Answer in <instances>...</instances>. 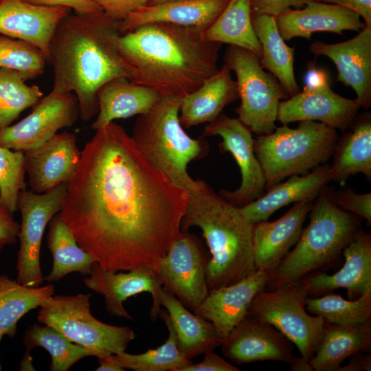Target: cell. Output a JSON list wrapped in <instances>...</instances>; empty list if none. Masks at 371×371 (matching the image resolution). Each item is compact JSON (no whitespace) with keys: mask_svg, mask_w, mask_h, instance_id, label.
I'll use <instances>...</instances> for the list:
<instances>
[{"mask_svg":"<svg viewBox=\"0 0 371 371\" xmlns=\"http://www.w3.org/2000/svg\"><path fill=\"white\" fill-rule=\"evenodd\" d=\"M189 197L111 122L82 150L60 214L101 268L156 271L182 234Z\"/></svg>","mask_w":371,"mask_h":371,"instance_id":"cell-1","label":"cell"},{"mask_svg":"<svg viewBox=\"0 0 371 371\" xmlns=\"http://www.w3.org/2000/svg\"><path fill=\"white\" fill-rule=\"evenodd\" d=\"M205 29L152 23L120 34L119 51L130 66L133 82L161 97L185 95L218 71L221 43L210 41Z\"/></svg>","mask_w":371,"mask_h":371,"instance_id":"cell-2","label":"cell"},{"mask_svg":"<svg viewBox=\"0 0 371 371\" xmlns=\"http://www.w3.org/2000/svg\"><path fill=\"white\" fill-rule=\"evenodd\" d=\"M119 24L103 12H69L60 21L50 41L48 63L54 74L50 93L74 91L84 122L98 113L97 93L104 83L132 78L131 69L117 46Z\"/></svg>","mask_w":371,"mask_h":371,"instance_id":"cell-3","label":"cell"},{"mask_svg":"<svg viewBox=\"0 0 371 371\" xmlns=\"http://www.w3.org/2000/svg\"><path fill=\"white\" fill-rule=\"evenodd\" d=\"M194 226L201 229L210 254L206 271L209 290L234 284L256 271L254 224L209 186L190 193L181 232Z\"/></svg>","mask_w":371,"mask_h":371,"instance_id":"cell-4","label":"cell"},{"mask_svg":"<svg viewBox=\"0 0 371 371\" xmlns=\"http://www.w3.org/2000/svg\"><path fill=\"white\" fill-rule=\"evenodd\" d=\"M333 190L327 186L314 199L308 225L293 249L269 274L270 290L299 282L324 272L340 258L345 247L359 229L361 218L338 206Z\"/></svg>","mask_w":371,"mask_h":371,"instance_id":"cell-5","label":"cell"},{"mask_svg":"<svg viewBox=\"0 0 371 371\" xmlns=\"http://www.w3.org/2000/svg\"><path fill=\"white\" fill-rule=\"evenodd\" d=\"M181 98L161 97L135 121L131 138L137 148L175 185L189 193L203 191L207 184L193 179L188 172L190 161L203 159L209 152L203 137L194 139L179 121Z\"/></svg>","mask_w":371,"mask_h":371,"instance_id":"cell-6","label":"cell"},{"mask_svg":"<svg viewBox=\"0 0 371 371\" xmlns=\"http://www.w3.org/2000/svg\"><path fill=\"white\" fill-rule=\"evenodd\" d=\"M337 139L336 129L311 120L300 121L295 128L282 124L269 135L256 136L254 148L264 172L265 190L286 177L326 164Z\"/></svg>","mask_w":371,"mask_h":371,"instance_id":"cell-7","label":"cell"},{"mask_svg":"<svg viewBox=\"0 0 371 371\" xmlns=\"http://www.w3.org/2000/svg\"><path fill=\"white\" fill-rule=\"evenodd\" d=\"M90 297V293L53 295L40 306L37 319L85 348L90 356L101 358L125 351L136 337L135 332L127 326L108 324L93 317Z\"/></svg>","mask_w":371,"mask_h":371,"instance_id":"cell-8","label":"cell"},{"mask_svg":"<svg viewBox=\"0 0 371 371\" xmlns=\"http://www.w3.org/2000/svg\"><path fill=\"white\" fill-rule=\"evenodd\" d=\"M224 60L237 78L238 118L256 136L271 133L276 128L280 100L289 98V94L271 74L264 71L253 52L229 45Z\"/></svg>","mask_w":371,"mask_h":371,"instance_id":"cell-9","label":"cell"},{"mask_svg":"<svg viewBox=\"0 0 371 371\" xmlns=\"http://www.w3.org/2000/svg\"><path fill=\"white\" fill-rule=\"evenodd\" d=\"M306 287L300 282L258 292L253 298L247 315L267 322L295 345L301 357L310 362L322 339L326 322L308 313Z\"/></svg>","mask_w":371,"mask_h":371,"instance_id":"cell-10","label":"cell"},{"mask_svg":"<svg viewBox=\"0 0 371 371\" xmlns=\"http://www.w3.org/2000/svg\"><path fill=\"white\" fill-rule=\"evenodd\" d=\"M67 184L61 183L43 194L25 189L19 194L17 207L21 223L18 234L16 280L23 285L37 287L43 282L40 263L42 238L47 224L61 210Z\"/></svg>","mask_w":371,"mask_h":371,"instance_id":"cell-11","label":"cell"},{"mask_svg":"<svg viewBox=\"0 0 371 371\" xmlns=\"http://www.w3.org/2000/svg\"><path fill=\"white\" fill-rule=\"evenodd\" d=\"M188 231L171 245L155 273L161 286L194 313L209 293L206 271L210 254Z\"/></svg>","mask_w":371,"mask_h":371,"instance_id":"cell-12","label":"cell"},{"mask_svg":"<svg viewBox=\"0 0 371 371\" xmlns=\"http://www.w3.org/2000/svg\"><path fill=\"white\" fill-rule=\"evenodd\" d=\"M220 136L221 153L229 152L239 166L241 183L235 190H221L219 194L240 208L260 197L265 192L266 180L254 148L251 131L238 118L221 113L205 126L202 137Z\"/></svg>","mask_w":371,"mask_h":371,"instance_id":"cell-13","label":"cell"},{"mask_svg":"<svg viewBox=\"0 0 371 371\" xmlns=\"http://www.w3.org/2000/svg\"><path fill=\"white\" fill-rule=\"evenodd\" d=\"M78 116L76 95L71 92L61 95L49 93L32 106L27 116L0 130V146L23 152L36 148L60 128L72 126Z\"/></svg>","mask_w":371,"mask_h":371,"instance_id":"cell-14","label":"cell"},{"mask_svg":"<svg viewBox=\"0 0 371 371\" xmlns=\"http://www.w3.org/2000/svg\"><path fill=\"white\" fill-rule=\"evenodd\" d=\"M84 283L87 288L104 297L106 310L112 316L132 320L123 303L142 293H149L152 296L150 319L155 320L159 316L161 285L153 269L139 267L127 273H117L104 269L95 262L89 276L84 279Z\"/></svg>","mask_w":371,"mask_h":371,"instance_id":"cell-15","label":"cell"},{"mask_svg":"<svg viewBox=\"0 0 371 371\" xmlns=\"http://www.w3.org/2000/svg\"><path fill=\"white\" fill-rule=\"evenodd\" d=\"M361 105L334 92L330 84L304 89L278 105L277 120L282 124L303 120L318 121L335 129H348L358 115Z\"/></svg>","mask_w":371,"mask_h":371,"instance_id":"cell-16","label":"cell"},{"mask_svg":"<svg viewBox=\"0 0 371 371\" xmlns=\"http://www.w3.org/2000/svg\"><path fill=\"white\" fill-rule=\"evenodd\" d=\"M81 151L74 134L63 133L36 148L24 152V168L30 189L47 192L61 183H69L80 159Z\"/></svg>","mask_w":371,"mask_h":371,"instance_id":"cell-17","label":"cell"},{"mask_svg":"<svg viewBox=\"0 0 371 371\" xmlns=\"http://www.w3.org/2000/svg\"><path fill=\"white\" fill-rule=\"evenodd\" d=\"M343 267L333 275L317 272L300 280L308 297H319L343 288L348 300H356L371 291V235L361 227L345 247Z\"/></svg>","mask_w":371,"mask_h":371,"instance_id":"cell-18","label":"cell"},{"mask_svg":"<svg viewBox=\"0 0 371 371\" xmlns=\"http://www.w3.org/2000/svg\"><path fill=\"white\" fill-rule=\"evenodd\" d=\"M223 355L237 364L271 360L289 363L293 344L271 324L247 315L223 342Z\"/></svg>","mask_w":371,"mask_h":371,"instance_id":"cell-19","label":"cell"},{"mask_svg":"<svg viewBox=\"0 0 371 371\" xmlns=\"http://www.w3.org/2000/svg\"><path fill=\"white\" fill-rule=\"evenodd\" d=\"M309 49L316 56L330 58L337 69V81L355 91L361 107L371 106V27L341 43L313 42Z\"/></svg>","mask_w":371,"mask_h":371,"instance_id":"cell-20","label":"cell"},{"mask_svg":"<svg viewBox=\"0 0 371 371\" xmlns=\"http://www.w3.org/2000/svg\"><path fill=\"white\" fill-rule=\"evenodd\" d=\"M269 273L256 270L231 285L209 290V293L194 312L210 321L221 342L247 315L254 296L265 290Z\"/></svg>","mask_w":371,"mask_h":371,"instance_id":"cell-21","label":"cell"},{"mask_svg":"<svg viewBox=\"0 0 371 371\" xmlns=\"http://www.w3.org/2000/svg\"><path fill=\"white\" fill-rule=\"evenodd\" d=\"M70 10L64 6L37 5L24 0H1L0 34L33 44L48 63L52 38Z\"/></svg>","mask_w":371,"mask_h":371,"instance_id":"cell-22","label":"cell"},{"mask_svg":"<svg viewBox=\"0 0 371 371\" xmlns=\"http://www.w3.org/2000/svg\"><path fill=\"white\" fill-rule=\"evenodd\" d=\"M314 200L294 203L280 218L273 222L262 221L254 224L253 242L256 270L269 274L296 244Z\"/></svg>","mask_w":371,"mask_h":371,"instance_id":"cell-23","label":"cell"},{"mask_svg":"<svg viewBox=\"0 0 371 371\" xmlns=\"http://www.w3.org/2000/svg\"><path fill=\"white\" fill-rule=\"evenodd\" d=\"M284 41L294 37L310 39L316 32L343 35V31L359 32L366 27L359 14L347 8L319 1H309L303 8H289L275 16Z\"/></svg>","mask_w":371,"mask_h":371,"instance_id":"cell-24","label":"cell"},{"mask_svg":"<svg viewBox=\"0 0 371 371\" xmlns=\"http://www.w3.org/2000/svg\"><path fill=\"white\" fill-rule=\"evenodd\" d=\"M229 0H174L146 5L120 21L121 34L144 24L167 23L207 30Z\"/></svg>","mask_w":371,"mask_h":371,"instance_id":"cell-25","label":"cell"},{"mask_svg":"<svg viewBox=\"0 0 371 371\" xmlns=\"http://www.w3.org/2000/svg\"><path fill=\"white\" fill-rule=\"evenodd\" d=\"M330 165L322 164L307 174L293 175L279 182L255 201L240 207L245 218L254 224L267 221L278 210L292 203L314 200L330 181Z\"/></svg>","mask_w":371,"mask_h":371,"instance_id":"cell-26","label":"cell"},{"mask_svg":"<svg viewBox=\"0 0 371 371\" xmlns=\"http://www.w3.org/2000/svg\"><path fill=\"white\" fill-rule=\"evenodd\" d=\"M239 98L236 81L225 63L193 92L181 98L179 121L189 128L216 120L224 107Z\"/></svg>","mask_w":371,"mask_h":371,"instance_id":"cell-27","label":"cell"},{"mask_svg":"<svg viewBox=\"0 0 371 371\" xmlns=\"http://www.w3.org/2000/svg\"><path fill=\"white\" fill-rule=\"evenodd\" d=\"M99 111L91 128L98 130L114 120L148 113L161 99L155 90L126 78L104 83L98 91Z\"/></svg>","mask_w":371,"mask_h":371,"instance_id":"cell-28","label":"cell"},{"mask_svg":"<svg viewBox=\"0 0 371 371\" xmlns=\"http://www.w3.org/2000/svg\"><path fill=\"white\" fill-rule=\"evenodd\" d=\"M159 299L170 317L177 347L186 358L192 361L221 346L214 325L191 312L163 286L159 290Z\"/></svg>","mask_w":371,"mask_h":371,"instance_id":"cell-29","label":"cell"},{"mask_svg":"<svg viewBox=\"0 0 371 371\" xmlns=\"http://www.w3.org/2000/svg\"><path fill=\"white\" fill-rule=\"evenodd\" d=\"M349 129L337 139L330 166V181L344 183L361 173L371 179V115H357Z\"/></svg>","mask_w":371,"mask_h":371,"instance_id":"cell-30","label":"cell"},{"mask_svg":"<svg viewBox=\"0 0 371 371\" xmlns=\"http://www.w3.org/2000/svg\"><path fill=\"white\" fill-rule=\"evenodd\" d=\"M370 350L371 321L355 326L326 323L310 364L313 371H337L347 358Z\"/></svg>","mask_w":371,"mask_h":371,"instance_id":"cell-31","label":"cell"},{"mask_svg":"<svg viewBox=\"0 0 371 371\" xmlns=\"http://www.w3.org/2000/svg\"><path fill=\"white\" fill-rule=\"evenodd\" d=\"M255 34L262 47L260 63L269 71L286 89L290 97L300 92L293 71L294 47H289L280 36L275 16H251Z\"/></svg>","mask_w":371,"mask_h":371,"instance_id":"cell-32","label":"cell"},{"mask_svg":"<svg viewBox=\"0 0 371 371\" xmlns=\"http://www.w3.org/2000/svg\"><path fill=\"white\" fill-rule=\"evenodd\" d=\"M47 243L53 258L51 271L44 278L48 282H58L72 272L89 276L96 262L94 257L78 244L60 212L49 223Z\"/></svg>","mask_w":371,"mask_h":371,"instance_id":"cell-33","label":"cell"},{"mask_svg":"<svg viewBox=\"0 0 371 371\" xmlns=\"http://www.w3.org/2000/svg\"><path fill=\"white\" fill-rule=\"evenodd\" d=\"M250 2L251 0H229L205 30L206 39L247 49L260 58L262 47L252 26Z\"/></svg>","mask_w":371,"mask_h":371,"instance_id":"cell-34","label":"cell"},{"mask_svg":"<svg viewBox=\"0 0 371 371\" xmlns=\"http://www.w3.org/2000/svg\"><path fill=\"white\" fill-rule=\"evenodd\" d=\"M54 293L52 284L30 287L0 275V341L5 335L13 337L20 319Z\"/></svg>","mask_w":371,"mask_h":371,"instance_id":"cell-35","label":"cell"},{"mask_svg":"<svg viewBox=\"0 0 371 371\" xmlns=\"http://www.w3.org/2000/svg\"><path fill=\"white\" fill-rule=\"evenodd\" d=\"M159 316L164 320L168 332L166 341L154 349L133 355L122 352L113 358L123 369L135 371H181L192 363L177 347L176 336L167 311L161 309Z\"/></svg>","mask_w":371,"mask_h":371,"instance_id":"cell-36","label":"cell"},{"mask_svg":"<svg viewBox=\"0 0 371 371\" xmlns=\"http://www.w3.org/2000/svg\"><path fill=\"white\" fill-rule=\"evenodd\" d=\"M308 313L320 316L326 324L355 326L371 321V291L356 300H345L328 293L305 300Z\"/></svg>","mask_w":371,"mask_h":371,"instance_id":"cell-37","label":"cell"},{"mask_svg":"<svg viewBox=\"0 0 371 371\" xmlns=\"http://www.w3.org/2000/svg\"><path fill=\"white\" fill-rule=\"evenodd\" d=\"M26 352L40 347L51 356L50 371H67L80 359L89 357L83 347L70 341L55 328L33 324L25 330L23 339Z\"/></svg>","mask_w":371,"mask_h":371,"instance_id":"cell-38","label":"cell"},{"mask_svg":"<svg viewBox=\"0 0 371 371\" xmlns=\"http://www.w3.org/2000/svg\"><path fill=\"white\" fill-rule=\"evenodd\" d=\"M19 71L0 67V130L9 126L26 109L43 96L36 85L25 84Z\"/></svg>","mask_w":371,"mask_h":371,"instance_id":"cell-39","label":"cell"},{"mask_svg":"<svg viewBox=\"0 0 371 371\" xmlns=\"http://www.w3.org/2000/svg\"><path fill=\"white\" fill-rule=\"evenodd\" d=\"M47 63L36 46L0 34V67L16 70L29 80L42 74Z\"/></svg>","mask_w":371,"mask_h":371,"instance_id":"cell-40","label":"cell"},{"mask_svg":"<svg viewBox=\"0 0 371 371\" xmlns=\"http://www.w3.org/2000/svg\"><path fill=\"white\" fill-rule=\"evenodd\" d=\"M24 152L0 146V205L14 214L21 191L26 188Z\"/></svg>","mask_w":371,"mask_h":371,"instance_id":"cell-41","label":"cell"},{"mask_svg":"<svg viewBox=\"0 0 371 371\" xmlns=\"http://www.w3.org/2000/svg\"><path fill=\"white\" fill-rule=\"evenodd\" d=\"M333 198L341 208L371 224V192L357 194L348 189L333 190Z\"/></svg>","mask_w":371,"mask_h":371,"instance_id":"cell-42","label":"cell"},{"mask_svg":"<svg viewBox=\"0 0 371 371\" xmlns=\"http://www.w3.org/2000/svg\"><path fill=\"white\" fill-rule=\"evenodd\" d=\"M111 19L122 21L130 13L146 5L149 0H91Z\"/></svg>","mask_w":371,"mask_h":371,"instance_id":"cell-43","label":"cell"},{"mask_svg":"<svg viewBox=\"0 0 371 371\" xmlns=\"http://www.w3.org/2000/svg\"><path fill=\"white\" fill-rule=\"evenodd\" d=\"M309 1L319 0H251V16L267 14L275 16L292 7L301 8Z\"/></svg>","mask_w":371,"mask_h":371,"instance_id":"cell-44","label":"cell"},{"mask_svg":"<svg viewBox=\"0 0 371 371\" xmlns=\"http://www.w3.org/2000/svg\"><path fill=\"white\" fill-rule=\"evenodd\" d=\"M19 228L13 214L0 205V254L6 246L17 242Z\"/></svg>","mask_w":371,"mask_h":371,"instance_id":"cell-45","label":"cell"},{"mask_svg":"<svg viewBox=\"0 0 371 371\" xmlns=\"http://www.w3.org/2000/svg\"><path fill=\"white\" fill-rule=\"evenodd\" d=\"M205 352L203 360L198 363H192L181 370V371H239L234 365L227 362L214 351Z\"/></svg>","mask_w":371,"mask_h":371,"instance_id":"cell-46","label":"cell"},{"mask_svg":"<svg viewBox=\"0 0 371 371\" xmlns=\"http://www.w3.org/2000/svg\"><path fill=\"white\" fill-rule=\"evenodd\" d=\"M37 5L64 6L83 14L102 12L101 8L91 0H24Z\"/></svg>","mask_w":371,"mask_h":371,"instance_id":"cell-47","label":"cell"},{"mask_svg":"<svg viewBox=\"0 0 371 371\" xmlns=\"http://www.w3.org/2000/svg\"><path fill=\"white\" fill-rule=\"evenodd\" d=\"M319 1L350 9L363 19L366 26L371 27V0H319Z\"/></svg>","mask_w":371,"mask_h":371,"instance_id":"cell-48","label":"cell"},{"mask_svg":"<svg viewBox=\"0 0 371 371\" xmlns=\"http://www.w3.org/2000/svg\"><path fill=\"white\" fill-rule=\"evenodd\" d=\"M304 80V89H315L330 84L329 78L326 71L315 67L314 65L308 67Z\"/></svg>","mask_w":371,"mask_h":371,"instance_id":"cell-49","label":"cell"},{"mask_svg":"<svg viewBox=\"0 0 371 371\" xmlns=\"http://www.w3.org/2000/svg\"><path fill=\"white\" fill-rule=\"evenodd\" d=\"M370 371L371 355L365 353H358L351 356L349 363L340 366L337 371Z\"/></svg>","mask_w":371,"mask_h":371,"instance_id":"cell-50","label":"cell"},{"mask_svg":"<svg viewBox=\"0 0 371 371\" xmlns=\"http://www.w3.org/2000/svg\"><path fill=\"white\" fill-rule=\"evenodd\" d=\"M99 366L95 368L97 371H123V369L113 358L112 355L98 358Z\"/></svg>","mask_w":371,"mask_h":371,"instance_id":"cell-51","label":"cell"},{"mask_svg":"<svg viewBox=\"0 0 371 371\" xmlns=\"http://www.w3.org/2000/svg\"><path fill=\"white\" fill-rule=\"evenodd\" d=\"M293 371H312L313 368L310 362L304 357H295L289 363Z\"/></svg>","mask_w":371,"mask_h":371,"instance_id":"cell-52","label":"cell"},{"mask_svg":"<svg viewBox=\"0 0 371 371\" xmlns=\"http://www.w3.org/2000/svg\"><path fill=\"white\" fill-rule=\"evenodd\" d=\"M19 368L21 370H34L33 369H32L34 368V367L32 366L31 363V357L30 352H27L26 354L24 355Z\"/></svg>","mask_w":371,"mask_h":371,"instance_id":"cell-53","label":"cell"},{"mask_svg":"<svg viewBox=\"0 0 371 371\" xmlns=\"http://www.w3.org/2000/svg\"><path fill=\"white\" fill-rule=\"evenodd\" d=\"M169 1H174V0H149V2L147 5L157 4V3Z\"/></svg>","mask_w":371,"mask_h":371,"instance_id":"cell-54","label":"cell"},{"mask_svg":"<svg viewBox=\"0 0 371 371\" xmlns=\"http://www.w3.org/2000/svg\"><path fill=\"white\" fill-rule=\"evenodd\" d=\"M1 1V0H0V1Z\"/></svg>","mask_w":371,"mask_h":371,"instance_id":"cell-55","label":"cell"}]
</instances>
